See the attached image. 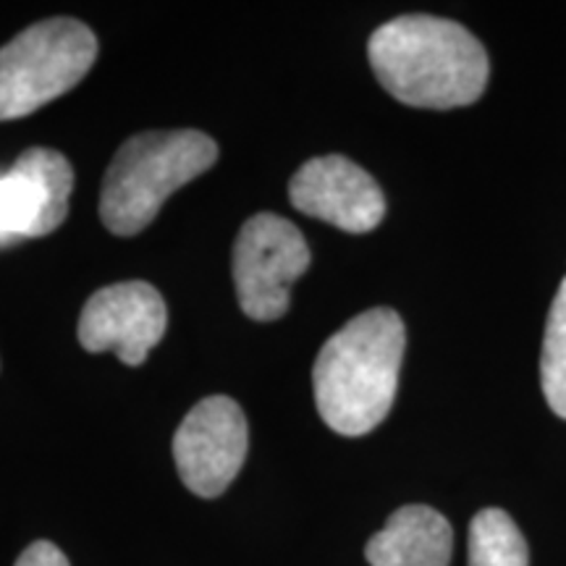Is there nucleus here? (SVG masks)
<instances>
[{"instance_id":"obj_1","label":"nucleus","mask_w":566,"mask_h":566,"mask_svg":"<svg viewBox=\"0 0 566 566\" xmlns=\"http://www.w3.org/2000/svg\"><path fill=\"white\" fill-rule=\"evenodd\" d=\"M367 59L388 95L433 111L480 101L491 71L475 34L430 13H407L378 27L367 42Z\"/></svg>"},{"instance_id":"obj_2","label":"nucleus","mask_w":566,"mask_h":566,"mask_svg":"<svg viewBox=\"0 0 566 566\" xmlns=\"http://www.w3.org/2000/svg\"><path fill=\"white\" fill-rule=\"evenodd\" d=\"M405 321L391 307L357 315L323 344L313 367L315 405L338 436H365L391 412L405 359Z\"/></svg>"},{"instance_id":"obj_3","label":"nucleus","mask_w":566,"mask_h":566,"mask_svg":"<svg viewBox=\"0 0 566 566\" xmlns=\"http://www.w3.org/2000/svg\"><path fill=\"white\" fill-rule=\"evenodd\" d=\"M218 145L195 129L145 132L113 155L101 192V218L116 237L147 229L176 189L216 166Z\"/></svg>"},{"instance_id":"obj_4","label":"nucleus","mask_w":566,"mask_h":566,"mask_svg":"<svg viewBox=\"0 0 566 566\" xmlns=\"http://www.w3.org/2000/svg\"><path fill=\"white\" fill-rule=\"evenodd\" d=\"M97 61V38L80 19H45L0 48V122L66 95Z\"/></svg>"},{"instance_id":"obj_5","label":"nucleus","mask_w":566,"mask_h":566,"mask_svg":"<svg viewBox=\"0 0 566 566\" xmlns=\"http://www.w3.org/2000/svg\"><path fill=\"white\" fill-rule=\"evenodd\" d=\"M310 247L292 221L258 212L244 221L233 244V286L239 307L258 323L286 315L292 283L307 273Z\"/></svg>"},{"instance_id":"obj_6","label":"nucleus","mask_w":566,"mask_h":566,"mask_svg":"<svg viewBox=\"0 0 566 566\" xmlns=\"http://www.w3.org/2000/svg\"><path fill=\"white\" fill-rule=\"evenodd\" d=\"M250 449L242 407L229 396H208L184 417L174 436V459L181 483L200 499L226 493Z\"/></svg>"},{"instance_id":"obj_7","label":"nucleus","mask_w":566,"mask_h":566,"mask_svg":"<svg viewBox=\"0 0 566 566\" xmlns=\"http://www.w3.org/2000/svg\"><path fill=\"white\" fill-rule=\"evenodd\" d=\"M168 310L147 281H124L95 292L80 317V344L92 354L113 352L124 365L139 367L166 336Z\"/></svg>"},{"instance_id":"obj_8","label":"nucleus","mask_w":566,"mask_h":566,"mask_svg":"<svg viewBox=\"0 0 566 566\" xmlns=\"http://www.w3.org/2000/svg\"><path fill=\"white\" fill-rule=\"evenodd\" d=\"M74 168L61 153L30 147L0 176V244L53 233L69 216Z\"/></svg>"},{"instance_id":"obj_9","label":"nucleus","mask_w":566,"mask_h":566,"mask_svg":"<svg viewBox=\"0 0 566 566\" xmlns=\"http://www.w3.org/2000/svg\"><path fill=\"white\" fill-rule=\"evenodd\" d=\"M289 200L304 216L349 233L378 229L386 216L384 189L344 155H323L304 163L289 184Z\"/></svg>"},{"instance_id":"obj_10","label":"nucleus","mask_w":566,"mask_h":566,"mask_svg":"<svg viewBox=\"0 0 566 566\" xmlns=\"http://www.w3.org/2000/svg\"><path fill=\"white\" fill-rule=\"evenodd\" d=\"M454 530L436 509L412 504L388 516L386 527L367 541L370 566H449Z\"/></svg>"},{"instance_id":"obj_11","label":"nucleus","mask_w":566,"mask_h":566,"mask_svg":"<svg viewBox=\"0 0 566 566\" xmlns=\"http://www.w3.org/2000/svg\"><path fill=\"white\" fill-rule=\"evenodd\" d=\"M470 566H527V543L501 509H483L470 522Z\"/></svg>"},{"instance_id":"obj_12","label":"nucleus","mask_w":566,"mask_h":566,"mask_svg":"<svg viewBox=\"0 0 566 566\" xmlns=\"http://www.w3.org/2000/svg\"><path fill=\"white\" fill-rule=\"evenodd\" d=\"M541 384L548 407L566 420V279L551 304L541 354Z\"/></svg>"},{"instance_id":"obj_13","label":"nucleus","mask_w":566,"mask_h":566,"mask_svg":"<svg viewBox=\"0 0 566 566\" xmlns=\"http://www.w3.org/2000/svg\"><path fill=\"white\" fill-rule=\"evenodd\" d=\"M13 566H71L63 551L51 541H38L17 558Z\"/></svg>"}]
</instances>
